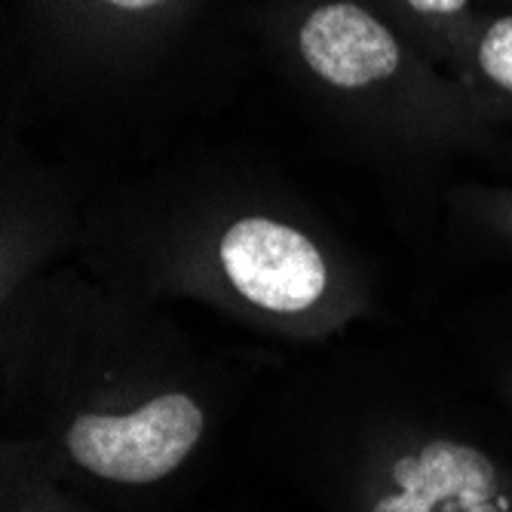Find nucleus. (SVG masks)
<instances>
[{"label": "nucleus", "instance_id": "4", "mask_svg": "<svg viewBox=\"0 0 512 512\" xmlns=\"http://www.w3.org/2000/svg\"><path fill=\"white\" fill-rule=\"evenodd\" d=\"M396 494L375 512H506L494 463L457 442H430L421 454L396 460Z\"/></svg>", "mask_w": 512, "mask_h": 512}, {"label": "nucleus", "instance_id": "8", "mask_svg": "<svg viewBox=\"0 0 512 512\" xmlns=\"http://www.w3.org/2000/svg\"><path fill=\"white\" fill-rule=\"evenodd\" d=\"M497 215H500V224L506 227V234H512V194H500Z\"/></svg>", "mask_w": 512, "mask_h": 512}, {"label": "nucleus", "instance_id": "1", "mask_svg": "<svg viewBox=\"0 0 512 512\" xmlns=\"http://www.w3.org/2000/svg\"><path fill=\"white\" fill-rule=\"evenodd\" d=\"M301 65L341 96H396L436 105L470 120H494V111L470 86L439 80L421 50L362 0H316L295 25Z\"/></svg>", "mask_w": 512, "mask_h": 512}, {"label": "nucleus", "instance_id": "7", "mask_svg": "<svg viewBox=\"0 0 512 512\" xmlns=\"http://www.w3.org/2000/svg\"><path fill=\"white\" fill-rule=\"evenodd\" d=\"M92 13H102L111 19H145L154 13H163L175 0H86Z\"/></svg>", "mask_w": 512, "mask_h": 512}, {"label": "nucleus", "instance_id": "3", "mask_svg": "<svg viewBox=\"0 0 512 512\" xmlns=\"http://www.w3.org/2000/svg\"><path fill=\"white\" fill-rule=\"evenodd\" d=\"M218 267L249 304L301 313L329 289V264L298 227L267 215L237 218L218 243Z\"/></svg>", "mask_w": 512, "mask_h": 512}, {"label": "nucleus", "instance_id": "6", "mask_svg": "<svg viewBox=\"0 0 512 512\" xmlns=\"http://www.w3.org/2000/svg\"><path fill=\"white\" fill-rule=\"evenodd\" d=\"M454 68L460 83L470 86L491 111L512 105V10L497 16L479 13Z\"/></svg>", "mask_w": 512, "mask_h": 512}, {"label": "nucleus", "instance_id": "5", "mask_svg": "<svg viewBox=\"0 0 512 512\" xmlns=\"http://www.w3.org/2000/svg\"><path fill=\"white\" fill-rule=\"evenodd\" d=\"M381 13L430 62L457 65L479 19L473 0H362Z\"/></svg>", "mask_w": 512, "mask_h": 512}, {"label": "nucleus", "instance_id": "2", "mask_svg": "<svg viewBox=\"0 0 512 512\" xmlns=\"http://www.w3.org/2000/svg\"><path fill=\"white\" fill-rule=\"evenodd\" d=\"M203 436V411L184 393H166L129 414H83L68 427V454L83 470L114 482H157Z\"/></svg>", "mask_w": 512, "mask_h": 512}]
</instances>
